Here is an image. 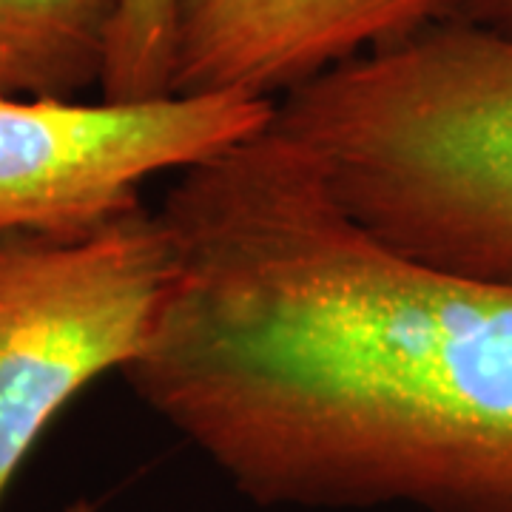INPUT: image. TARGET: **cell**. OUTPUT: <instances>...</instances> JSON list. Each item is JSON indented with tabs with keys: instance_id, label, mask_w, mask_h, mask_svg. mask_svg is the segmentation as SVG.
<instances>
[{
	"instance_id": "obj_8",
	"label": "cell",
	"mask_w": 512,
	"mask_h": 512,
	"mask_svg": "<svg viewBox=\"0 0 512 512\" xmlns=\"http://www.w3.org/2000/svg\"><path fill=\"white\" fill-rule=\"evenodd\" d=\"M461 20L512 32V0H453L450 12Z\"/></svg>"
},
{
	"instance_id": "obj_3",
	"label": "cell",
	"mask_w": 512,
	"mask_h": 512,
	"mask_svg": "<svg viewBox=\"0 0 512 512\" xmlns=\"http://www.w3.org/2000/svg\"><path fill=\"white\" fill-rule=\"evenodd\" d=\"M174 282L157 208L83 234L0 237V498L49 421L148 348Z\"/></svg>"
},
{
	"instance_id": "obj_2",
	"label": "cell",
	"mask_w": 512,
	"mask_h": 512,
	"mask_svg": "<svg viewBox=\"0 0 512 512\" xmlns=\"http://www.w3.org/2000/svg\"><path fill=\"white\" fill-rule=\"evenodd\" d=\"M271 126L370 237L512 285V32L441 15L276 97Z\"/></svg>"
},
{
	"instance_id": "obj_1",
	"label": "cell",
	"mask_w": 512,
	"mask_h": 512,
	"mask_svg": "<svg viewBox=\"0 0 512 512\" xmlns=\"http://www.w3.org/2000/svg\"><path fill=\"white\" fill-rule=\"evenodd\" d=\"M157 211L174 282L120 376L239 495L512 512V285L370 237L274 126Z\"/></svg>"
},
{
	"instance_id": "obj_9",
	"label": "cell",
	"mask_w": 512,
	"mask_h": 512,
	"mask_svg": "<svg viewBox=\"0 0 512 512\" xmlns=\"http://www.w3.org/2000/svg\"><path fill=\"white\" fill-rule=\"evenodd\" d=\"M69 512H94V504H89V501H74Z\"/></svg>"
},
{
	"instance_id": "obj_6",
	"label": "cell",
	"mask_w": 512,
	"mask_h": 512,
	"mask_svg": "<svg viewBox=\"0 0 512 512\" xmlns=\"http://www.w3.org/2000/svg\"><path fill=\"white\" fill-rule=\"evenodd\" d=\"M123 0H0V97L83 100L103 86Z\"/></svg>"
},
{
	"instance_id": "obj_4",
	"label": "cell",
	"mask_w": 512,
	"mask_h": 512,
	"mask_svg": "<svg viewBox=\"0 0 512 512\" xmlns=\"http://www.w3.org/2000/svg\"><path fill=\"white\" fill-rule=\"evenodd\" d=\"M274 100L168 94L140 103L0 97V237L83 234L140 208V188L271 126Z\"/></svg>"
},
{
	"instance_id": "obj_7",
	"label": "cell",
	"mask_w": 512,
	"mask_h": 512,
	"mask_svg": "<svg viewBox=\"0 0 512 512\" xmlns=\"http://www.w3.org/2000/svg\"><path fill=\"white\" fill-rule=\"evenodd\" d=\"M180 0H123L100 86L106 103L168 97L174 83V35Z\"/></svg>"
},
{
	"instance_id": "obj_5",
	"label": "cell",
	"mask_w": 512,
	"mask_h": 512,
	"mask_svg": "<svg viewBox=\"0 0 512 512\" xmlns=\"http://www.w3.org/2000/svg\"><path fill=\"white\" fill-rule=\"evenodd\" d=\"M450 6L453 0H180L171 92L276 100L410 37Z\"/></svg>"
}]
</instances>
